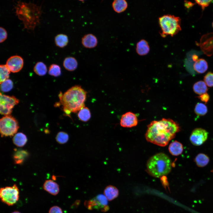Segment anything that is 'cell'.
Returning a JSON list of instances; mask_svg holds the SVG:
<instances>
[{"label":"cell","instance_id":"obj_15","mask_svg":"<svg viewBox=\"0 0 213 213\" xmlns=\"http://www.w3.org/2000/svg\"><path fill=\"white\" fill-rule=\"evenodd\" d=\"M43 187L44 190L54 196L57 195L59 191V185L51 180H46L43 184Z\"/></svg>","mask_w":213,"mask_h":213},{"label":"cell","instance_id":"obj_34","mask_svg":"<svg viewBox=\"0 0 213 213\" xmlns=\"http://www.w3.org/2000/svg\"><path fill=\"white\" fill-rule=\"evenodd\" d=\"M204 82L209 87L213 86V73L208 72L204 77Z\"/></svg>","mask_w":213,"mask_h":213},{"label":"cell","instance_id":"obj_17","mask_svg":"<svg viewBox=\"0 0 213 213\" xmlns=\"http://www.w3.org/2000/svg\"><path fill=\"white\" fill-rule=\"evenodd\" d=\"M170 153L174 156H178L182 154L183 148L182 144L177 141L171 142L168 147Z\"/></svg>","mask_w":213,"mask_h":213},{"label":"cell","instance_id":"obj_39","mask_svg":"<svg viewBox=\"0 0 213 213\" xmlns=\"http://www.w3.org/2000/svg\"><path fill=\"white\" fill-rule=\"evenodd\" d=\"M194 4L191 2L185 1V6L187 8H189L192 7L194 5Z\"/></svg>","mask_w":213,"mask_h":213},{"label":"cell","instance_id":"obj_1","mask_svg":"<svg viewBox=\"0 0 213 213\" xmlns=\"http://www.w3.org/2000/svg\"><path fill=\"white\" fill-rule=\"evenodd\" d=\"M147 127L145 135L147 141L161 146H167L180 130L178 124L170 119L153 121Z\"/></svg>","mask_w":213,"mask_h":213},{"label":"cell","instance_id":"obj_40","mask_svg":"<svg viewBox=\"0 0 213 213\" xmlns=\"http://www.w3.org/2000/svg\"><path fill=\"white\" fill-rule=\"evenodd\" d=\"M192 58V60L195 62L199 59L198 56L196 54L193 55Z\"/></svg>","mask_w":213,"mask_h":213},{"label":"cell","instance_id":"obj_24","mask_svg":"<svg viewBox=\"0 0 213 213\" xmlns=\"http://www.w3.org/2000/svg\"><path fill=\"white\" fill-rule=\"evenodd\" d=\"M12 141L17 146L22 147L26 143L27 138L25 134L20 132L15 134Z\"/></svg>","mask_w":213,"mask_h":213},{"label":"cell","instance_id":"obj_37","mask_svg":"<svg viewBox=\"0 0 213 213\" xmlns=\"http://www.w3.org/2000/svg\"><path fill=\"white\" fill-rule=\"evenodd\" d=\"M49 213H63L61 209L58 206H53L50 209Z\"/></svg>","mask_w":213,"mask_h":213},{"label":"cell","instance_id":"obj_4","mask_svg":"<svg viewBox=\"0 0 213 213\" xmlns=\"http://www.w3.org/2000/svg\"><path fill=\"white\" fill-rule=\"evenodd\" d=\"M172 168L171 159L166 154L160 152L151 157L146 163L147 172L151 176L159 178L168 174Z\"/></svg>","mask_w":213,"mask_h":213},{"label":"cell","instance_id":"obj_8","mask_svg":"<svg viewBox=\"0 0 213 213\" xmlns=\"http://www.w3.org/2000/svg\"><path fill=\"white\" fill-rule=\"evenodd\" d=\"M108 201L104 195L99 194L91 199L85 201L84 204L85 207L89 210L96 209L105 212L109 209Z\"/></svg>","mask_w":213,"mask_h":213},{"label":"cell","instance_id":"obj_35","mask_svg":"<svg viewBox=\"0 0 213 213\" xmlns=\"http://www.w3.org/2000/svg\"><path fill=\"white\" fill-rule=\"evenodd\" d=\"M0 42L4 41L7 38V30L4 28L0 27Z\"/></svg>","mask_w":213,"mask_h":213},{"label":"cell","instance_id":"obj_5","mask_svg":"<svg viewBox=\"0 0 213 213\" xmlns=\"http://www.w3.org/2000/svg\"><path fill=\"white\" fill-rule=\"evenodd\" d=\"M159 23L161 30L160 33L163 38L168 35L173 36L181 29V19L173 15L167 14L161 16L159 18Z\"/></svg>","mask_w":213,"mask_h":213},{"label":"cell","instance_id":"obj_22","mask_svg":"<svg viewBox=\"0 0 213 213\" xmlns=\"http://www.w3.org/2000/svg\"><path fill=\"white\" fill-rule=\"evenodd\" d=\"M194 161L196 165L200 167H204L206 166L209 162V158L204 154H199L195 157Z\"/></svg>","mask_w":213,"mask_h":213},{"label":"cell","instance_id":"obj_20","mask_svg":"<svg viewBox=\"0 0 213 213\" xmlns=\"http://www.w3.org/2000/svg\"><path fill=\"white\" fill-rule=\"evenodd\" d=\"M127 1L125 0H115L112 4V7L114 11L119 13L124 12L128 7Z\"/></svg>","mask_w":213,"mask_h":213},{"label":"cell","instance_id":"obj_36","mask_svg":"<svg viewBox=\"0 0 213 213\" xmlns=\"http://www.w3.org/2000/svg\"><path fill=\"white\" fill-rule=\"evenodd\" d=\"M196 2L198 5L201 6L202 10H204L205 8L208 6L213 1L212 0H195Z\"/></svg>","mask_w":213,"mask_h":213},{"label":"cell","instance_id":"obj_7","mask_svg":"<svg viewBox=\"0 0 213 213\" xmlns=\"http://www.w3.org/2000/svg\"><path fill=\"white\" fill-rule=\"evenodd\" d=\"M19 198V188L16 184L12 186L1 188L0 198L1 201L9 206H12L18 201Z\"/></svg>","mask_w":213,"mask_h":213},{"label":"cell","instance_id":"obj_6","mask_svg":"<svg viewBox=\"0 0 213 213\" xmlns=\"http://www.w3.org/2000/svg\"><path fill=\"white\" fill-rule=\"evenodd\" d=\"M19 128L16 119L10 115L4 116L0 120V131L1 137L12 136Z\"/></svg>","mask_w":213,"mask_h":213},{"label":"cell","instance_id":"obj_18","mask_svg":"<svg viewBox=\"0 0 213 213\" xmlns=\"http://www.w3.org/2000/svg\"><path fill=\"white\" fill-rule=\"evenodd\" d=\"M104 195L108 201H111L117 197L119 195V191L115 187L109 185L105 188Z\"/></svg>","mask_w":213,"mask_h":213},{"label":"cell","instance_id":"obj_31","mask_svg":"<svg viewBox=\"0 0 213 213\" xmlns=\"http://www.w3.org/2000/svg\"><path fill=\"white\" fill-rule=\"evenodd\" d=\"M48 73L49 75L57 77L61 74V70L60 66L56 64H52L49 67Z\"/></svg>","mask_w":213,"mask_h":213},{"label":"cell","instance_id":"obj_30","mask_svg":"<svg viewBox=\"0 0 213 213\" xmlns=\"http://www.w3.org/2000/svg\"><path fill=\"white\" fill-rule=\"evenodd\" d=\"M194 112L197 115L204 116L207 113V108L206 106L204 104L198 103L195 106Z\"/></svg>","mask_w":213,"mask_h":213},{"label":"cell","instance_id":"obj_33","mask_svg":"<svg viewBox=\"0 0 213 213\" xmlns=\"http://www.w3.org/2000/svg\"><path fill=\"white\" fill-rule=\"evenodd\" d=\"M57 142L60 144H63L66 143L68 140L69 135L67 133L60 131L59 132L56 138Z\"/></svg>","mask_w":213,"mask_h":213},{"label":"cell","instance_id":"obj_42","mask_svg":"<svg viewBox=\"0 0 213 213\" xmlns=\"http://www.w3.org/2000/svg\"><path fill=\"white\" fill-rule=\"evenodd\" d=\"M211 171V172L213 173V169Z\"/></svg>","mask_w":213,"mask_h":213},{"label":"cell","instance_id":"obj_43","mask_svg":"<svg viewBox=\"0 0 213 213\" xmlns=\"http://www.w3.org/2000/svg\"><path fill=\"white\" fill-rule=\"evenodd\" d=\"M212 27H213V22H212Z\"/></svg>","mask_w":213,"mask_h":213},{"label":"cell","instance_id":"obj_11","mask_svg":"<svg viewBox=\"0 0 213 213\" xmlns=\"http://www.w3.org/2000/svg\"><path fill=\"white\" fill-rule=\"evenodd\" d=\"M199 45L204 53L208 56L213 54V33L203 35Z\"/></svg>","mask_w":213,"mask_h":213},{"label":"cell","instance_id":"obj_10","mask_svg":"<svg viewBox=\"0 0 213 213\" xmlns=\"http://www.w3.org/2000/svg\"><path fill=\"white\" fill-rule=\"evenodd\" d=\"M208 137V133L205 130L201 128H197L192 131L189 139L193 145L199 146L206 141Z\"/></svg>","mask_w":213,"mask_h":213},{"label":"cell","instance_id":"obj_9","mask_svg":"<svg viewBox=\"0 0 213 213\" xmlns=\"http://www.w3.org/2000/svg\"><path fill=\"white\" fill-rule=\"evenodd\" d=\"M0 113L4 116L10 115L15 106L19 100L13 96H9L0 93Z\"/></svg>","mask_w":213,"mask_h":213},{"label":"cell","instance_id":"obj_12","mask_svg":"<svg viewBox=\"0 0 213 213\" xmlns=\"http://www.w3.org/2000/svg\"><path fill=\"white\" fill-rule=\"evenodd\" d=\"M24 64L23 58L20 56L15 55L10 57L7 60L6 65L11 72L16 73L22 68Z\"/></svg>","mask_w":213,"mask_h":213},{"label":"cell","instance_id":"obj_27","mask_svg":"<svg viewBox=\"0 0 213 213\" xmlns=\"http://www.w3.org/2000/svg\"><path fill=\"white\" fill-rule=\"evenodd\" d=\"M33 70L37 75L40 76L44 75L47 71L46 65L41 62L36 63L34 67Z\"/></svg>","mask_w":213,"mask_h":213},{"label":"cell","instance_id":"obj_26","mask_svg":"<svg viewBox=\"0 0 213 213\" xmlns=\"http://www.w3.org/2000/svg\"><path fill=\"white\" fill-rule=\"evenodd\" d=\"M194 91L200 95L206 93L208 90L207 85L204 81H199L196 83L193 86Z\"/></svg>","mask_w":213,"mask_h":213},{"label":"cell","instance_id":"obj_29","mask_svg":"<svg viewBox=\"0 0 213 213\" xmlns=\"http://www.w3.org/2000/svg\"><path fill=\"white\" fill-rule=\"evenodd\" d=\"M10 71L6 64L0 66V83L9 79Z\"/></svg>","mask_w":213,"mask_h":213},{"label":"cell","instance_id":"obj_25","mask_svg":"<svg viewBox=\"0 0 213 213\" xmlns=\"http://www.w3.org/2000/svg\"><path fill=\"white\" fill-rule=\"evenodd\" d=\"M54 41L56 46L59 48H63L67 45L69 39L67 35L60 33L55 36Z\"/></svg>","mask_w":213,"mask_h":213},{"label":"cell","instance_id":"obj_2","mask_svg":"<svg viewBox=\"0 0 213 213\" xmlns=\"http://www.w3.org/2000/svg\"><path fill=\"white\" fill-rule=\"evenodd\" d=\"M86 94L87 92L80 86L75 85L64 94L60 93L59 102L55 104V106L61 105L65 114L70 117L71 113H76L85 107Z\"/></svg>","mask_w":213,"mask_h":213},{"label":"cell","instance_id":"obj_21","mask_svg":"<svg viewBox=\"0 0 213 213\" xmlns=\"http://www.w3.org/2000/svg\"><path fill=\"white\" fill-rule=\"evenodd\" d=\"M193 67L194 70L197 72L203 73L207 70L208 65L207 62L205 59H199L195 62Z\"/></svg>","mask_w":213,"mask_h":213},{"label":"cell","instance_id":"obj_23","mask_svg":"<svg viewBox=\"0 0 213 213\" xmlns=\"http://www.w3.org/2000/svg\"><path fill=\"white\" fill-rule=\"evenodd\" d=\"M29 153L24 150H18L16 151L13 156L14 163L17 164L22 163L25 159L28 156Z\"/></svg>","mask_w":213,"mask_h":213},{"label":"cell","instance_id":"obj_19","mask_svg":"<svg viewBox=\"0 0 213 213\" xmlns=\"http://www.w3.org/2000/svg\"><path fill=\"white\" fill-rule=\"evenodd\" d=\"M64 67L69 71H73L77 68L78 63L75 58L72 57H66L63 62Z\"/></svg>","mask_w":213,"mask_h":213},{"label":"cell","instance_id":"obj_38","mask_svg":"<svg viewBox=\"0 0 213 213\" xmlns=\"http://www.w3.org/2000/svg\"><path fill=\"white\" fill-rule=\"evenodd\" d=\"M198 97L201 101L204 102L205 103L208 102L209 99V95L206 93L200 95L198 96Z\"/></svg>","mask_w":213,"mask_h":213},{"label":"cell","instance_id":"obj_13","mask_svg":"<svg viewBox=\"0 0 213 213\" xmlns=\"http://www.w3.org/2000/svg\"><path fill=\"white\" fill-rule=\"evenodd\" d=\"M138 123V120L136 116L134 113L130 112L122 115L120 122L122 127L128 128L135 126Z\"/></svg>","mask_w":213,"mask_h":213},{"label":"cell","instance_id":"obj_16","mask_svg":"<svg viewBox=\"0 0 213 213\" xmlns=\"http://www.w3.org/2000/svg\"><path fill=\"white\" fill-rule=\"evenodd\" d=\"M150 49L148 42L144 39L140 40L136 44V52L140 56H144L147 54L149 53Z\"/></svg>","mask_w":213,"mask_h":213},{"label":"cell","instance_id":"obj_3","mask_svg":"<svg viewBox=\"0 0 213 213\" xmlns=\"http://www.w3.org/2000/svg\"><path fill=\"white\" fill-rule=\"evenodd\" d=\"M16 14L24 25V29L34 30L40 24L41 7L33 3L19 1L14 6Z\"/></svg>","mask_w":213,"mask_h":213},{"label":"cell","instance_id":"obj_14","mask_svg":"<svg viewBox=\"0 0 213 213\" xmlns=\"http://www.w3.org/2000/svg\"><path fill=\"white\" fill-rule=\"evenodd\" d=\"M96 37L91 33L85 35L82 38L81 43L83 46L87 48L92 49L95 47L98 44Z\"/></svg>","mask_w":213,"mask_h":213},{"label":"cell","instance_id":"obj_28","mask_svg":"<svg viewBox=\"0 0 213 213\" xmlns=\"http://www.w3.org/2000/svg\"><path fill=\"white\" fill-rule=\"evenodd\" d=\"M78 116L81 121L84 122H87L91 118L90 111L88 108L85 107L79 111Z\"/></svg>","mask_w":213,"mask_h":213},{"label":"cell","instance_id":"obj_41","mask_svg":"<svg viewBox=\"0 0 213 213\" xmlns=\"http://www.w3.org/2000/svg\"><path fill=\"white\" fill-rule=\"evenodd\" d=\"M11 213H21L18 211H14L12 212Z\"/></svg>","mask_w":213,"mask_h":213},{"label":"cell","instance_id":"obj_32","mask_svg":"<svg viewBox=\"0 0 213 213\" xmlns=\"http://www.w3.org/2000/svg\"><path fill=\"white\" fill-rule=\"evenodd\" d=\"M0 84L1 90L4 92L10 91L12 88L13 86L12 81L9 79L2 82Z\"/></svg>","mask_w":213,"mask_h":213}]
</instances>
